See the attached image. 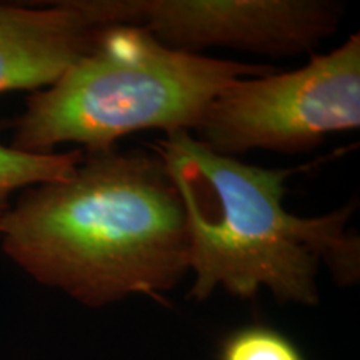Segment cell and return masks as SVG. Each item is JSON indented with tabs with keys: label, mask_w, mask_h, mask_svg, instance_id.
<instances>
[{
	"label": "cell",
	"mask_w": 360,
	"mask_h": 360,
	"mask_svg": "<svg viewBox=\"0 0 360 360\" xmlns=\"http://www.w3.org/2000/svg\"><path fill=\"white\" fill-rule=\"evenodd\" d=\"M112 0H69L42 7L0 4V96L52 85L117 25Z\"/></svg>",
	"instance_id": "obj_6"
},
{
	"label": "cell",
	"mask_w": 360,
	"mask_h": 360,
	"mask_svg": "<svg viewBox=\"0 0 360 360\" xmlns=\"http://www.w3.org/2000/svg\"><path fill=\"white\" fill-rule=\"evenodd\" d=\"M219 360H305L282 332L267 326H247L225 337Z\"/></svg>",
	"instance_id": "obj_8"
},
{
	"label": "cell",
	"mask_w": 360,
	"mask_h": 360,
	"mask_svg": "<svg viewBox=\"0 0 360 360\" xmlns=\"http://www.w3.org/2000/svg\"><path fill=\"white\" fill-rule=\"evenodd\" d=\"M120 22L179 51L231 47L264 56L312 52L335 32L339 4L323 0H117Z\"/></svg>",
	"instance_id": "obj_5"
},
{
	"label": "cell",
	"mask_w": 360,
	"mask_h": 360,
	"mask_svg": "<svg viewBox=\"0 0 360 360\" xmlns=\"http://www.w3.org/2000/svg\"><path fill=\"white\" fill-rule=\"evenodd\" d=\"M4 254L89 307L159 297L188 270L186 210L157 155L89 154L69 177L25 188L0 224Z\"/></svg>",
	"instance_id": "obj_1"
},
{
	"label": "cell",
	"mask_w": 360,
	"mask_h": 360,
	"mask_svg": "<svg viewBox=\"0 0 360 360\" xmlns=\"http://www.w3.org/2000/svg\"><path fill=\"white\" fill-rule=\"evenodd\" d=\"M155 155L186 210L192 299L219 287L240 299L267 289L278 302L315 305L321 265L342 287L359 281V236L347 232L354 204L319 217L290 214L283 197L295 169L220 155L191 132L167 134Z\"/></svg>",
	"instance_id": "obj_2"
},
{
	"label": "cell",
	"mask_w": 360,
	"mask_h": 360,
	"mask_svg": "<svg viewBox=\"0 0 360 360\" xmlns=\"http://www.w3.org/2000/svg\"><path fill=\"white\" fill-rule=\"evenodd\" d=\"M82 159V150L30 154L0 143V224L11 209L13 193L69 177Z\"/></svg>",
	"instance_id": "obj_7"
},
{
	"label": "cell",
	"mask_w": 360,
	"mask_h": 360,
	"mask_svg": "<svg viewBox=\"0 0 360 360\" xmlns=\"http://www.w3.org/2000/svg\"><path fill=\"white\" fill-rule=\"evenodd\" d=\"M270 72L269 65L179 51L143 27L109 25L56 82L29 98L11 147L52 154L79 143L101 154L142 130H197L229 84Z\"/></svg>",
	"instance_id": "obj_3"
},
{
	"label": "cell",
	"mask_w": 360,
	"mask_h": 360,
	"mask_svg": "<svg viewBox=\"0 0 360 360\" xmlns=\"http://www.w3.org/2000/svg\"><path fill=\"white\" fill-rule=\"evenodd\" d=\"M360 125V35L307 65L238 79L207 109L199 141L220 155L252 148L295 152Z\"/></svg>",
	"instance_id": "obj_4"
}]
</instances>
